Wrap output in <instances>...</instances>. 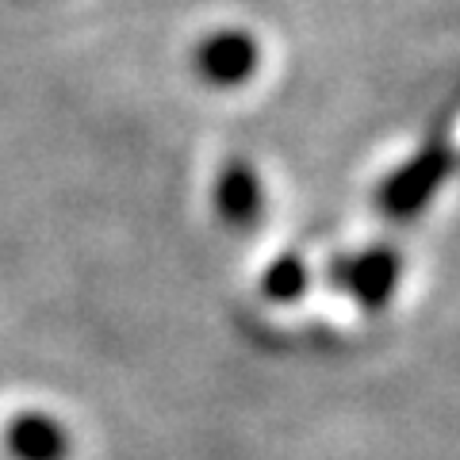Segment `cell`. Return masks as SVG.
Wrapping results in <instances>:
<instances>
[{"mask_svg": "<svg viewBox=\"0 0 460 460\" xmlns=\"http://www.w3.org/2000/svg\"><path fill=\"white\" fill-rule=\"evenodd\" d=\"M8 453L16 460H66L69 456V434L50 414L23 411L4 429Z\"/></svg>", "mask_w": 460, "mask_h": 460, "instance_id": "4", "label": "cell"}, {"mask_svg": "<svg viewBox=\"0 0 460 460\" xmlns=\"http://www.w3.org/2000/svg\"><path fill=\"white\" fill-rule=\"evenodd\" d=\"M449 165H453L449 146H445V142H426L411 162H402L392 177L380 184L376 204L392 215V219H414V215L438 196Z\"/></svg>", "mask_w": 460, "mask_h": 460, "instance_id": "1", "label": "cell"}, {"mask_svg": "<svg viewBox=\"0 0 460 460\" xmlns=\"http://www.w3.org/2000/svg\"><path fill=\"white\" fill-rule=\"evenodd\" d=\"M307 284H311V272L299 257H280L265 272V292L272 299H296V296H304Z\"/></svg>", "mask_w": 460, "mask_h": 460, "instance_id": "6", "label": "cell"}, {"mask_svg": "<svg viewBox=\"0 0 460 460\" xmlns=\"http://www.w3.org/2000/svg\"><path fill=\"white\" fill-rule=\"evenodd\" d=\"M215 208L230 226H253L261 219V208H265V192H261V181H257L253 165L246 162H230L219 172V184H215Z\"/></svg>", "mask_w": 460, "mask_h": 460, "instance_id": "5", "label": "cell"}, {"mask_svg": "<svg viewBox=\"0 0 460 460\" xmlns=\"http://www.w3.org/2000/svg\"><path fill=\"white\" fill-rule=\"evenodd\" d=\"M402 261L392 250H368L361 257H345L334 265V284H341L345 292H353L365 307H384L392 299L395 284H399Z\"/></svg>", "mask_w": 460, "mask_h": 460, "instance_id": "3", "label": "cell"}, {"mask_svg": "<svg viewBox=\"0 0 460 460\" xmlns=\"http://www.w3.org/2000/svg\"><path fill=\"white\" fill-rule=\"evenodd\" d=\"M257 42L246 31H215L196 47V69L211 84H242L257 74Z\"/></svg>", "mask_w": 460, "mask_h": 460, "instance_id": "2", "label": "cell"}]
</instances>
